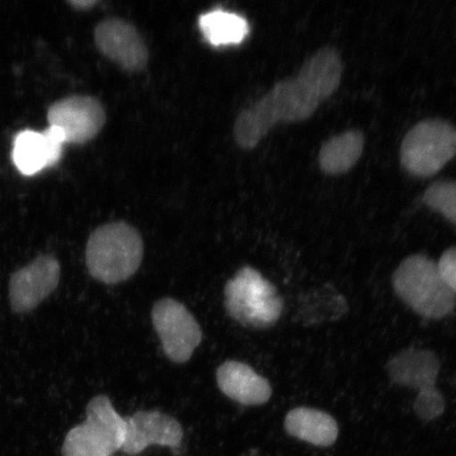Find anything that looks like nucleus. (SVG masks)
I'll list each match as a JSON object with an SVG mask.
<instances>
[{"mask_svg":"<svg viewBox=\"0 0 456 456\" xmlns=\"http://www.w3.org/2000/svg\"><path fill=\"white\" fill-rule=\"evenodd\" d=\"M437 267L444 282L456 296V248H449L442 255Z\"/></svg>","mask_w":456,"mask_h":456,"instance_id":"21","label":"nucleus"},{"mask_svg":"<svg viewBox=\"0 0 456 456\" xmlns=\"http://www.w3.org/2000/svg\"><path fill=\"white\" fill-rule=\"evenodd\" d=\"M441 361L435 353L419 347H408L393 356L387 373L393 383L419 393L436 387Z\"/></svg>","mask_w":456,"mask_h":456,"instance_id":"14","label":"nucleus"},{"mask_svg":"<svg viewBox=\"0 0 456 456\" xmlns=\"http://www.w3.org/2000/svg\"><path fill=\"white\" fill-rule=\"evenodd\" d=\"M344 69L338 51L324 47L305 61L296 77L322 102L338 91Z\"/></svg>","mask_w":456,"mask_h":456,"instance_id":"15","label":"nucleus"},{"mask_svg":"<svg viewBox=\"0 0 456 456\" xmlns=\"http://www.w3.org/2000/svg\"><path fill=\"white\" fill-rule=\"evenodd\" d=\"M456 156V127L442 118L424 119L402 142V167L415 176L429 178Z\"/></svg>","mask_w":456,"mask_h":456,"instance_id":"6","label":"nucleus"},{"mask_svg":"<svg viewBox=\"0 0 456 456\" xmlns=\"http://www.w3.org/2000/svg\"><path fill=\"white\" fill-rule=\"evenodd\" d=\"M363 148L364 136L361 130L350 129L334 135L319 151V167L329 175L346 174L361 159Z\"/></svg>","mask_w":456,"mask_h":456,"instance_id":"17","label":"nucleus"},{"mask_svg":"<svg viewBox=\"0 0 456 456\" xmlns=\"http://www.w3.org/2000/svg\"><path fill=\"white\" fill-rule=\"evenodd\" d=\"M126 436L122 452L128 455H138L148 447H168L175 453L179 452L183 442V427L173 416L157 410H142L126 416Z\"/></svg>","mask_w":456,"mask_h":456,"instance_id":"10","label":"nucleus"},{"mask_svg":"<svg viewBox=\"0 0 456 456\" xmlns=\"http://www.w3.org/2000/svg\"><path fill=\"white\" fill-rule=\"evenodd\" d=\"M224 304L228 316L248 329L273 327L283 311V300L275 285L248 265L227 281Z\"/></svg>","mask_w":456,"mask_h":456,"instance_id":"4","label":"nucleus"},{"mask_svg":"<svg viewBox=\"0 0 456 456\" xmlns=\"http://www.w3.org/2000/svg\"><path fill=\"white\" fill-rule=\"evenodd\" d=\"M414 412L420 420L429 423L440 418L446 410V401L443 393L433 387V389L420 392L414 402Z\"/></svg>","mask_w":456,"mask_h":456,"instance_id":"20","label":"nucleus"},{"mask_svg":"<svg viewBox=\"0 0 456 456\" xmlns=\"http://www.w3.org/2000/svg\"><path fill=\"white\" fill-rule=\"evenodd\" d=\"M153 327L165 355L175 363H185L201 344L203 334L197 319L182 302L162 298L152 307Z\"/></svg>","mask_w":456,"mask_h":456,"instance_id":"7","label":"nucleus"},{"mask_svg":"<svg viewBox=\"0 0 456 456\" xmlns=\"http://www.w3.org/2000/svg\"><path fill=\"white\" fill-rule=\"evenodd\" d=\"M107 116L104 106L93 96L74 95L54 102L49 108L50 126L64 134L66 144H82L95 138L104 127Z\"/></svg>","mask_w":456,"mask_h":456,"instance_id":"9","label":"nucleus"},{"mask_svg":"<svg viewBox=\"0 0 456 456\" xmlns=\"http://www.w3.org/2000/svg\"><path fill=\"white\" fill-rule=\"evenodd\" d=\"M100 53L128 72L144 70L150 61L144 38L131 22L118 17L102 20L94 30Z\"/></svg>","mask_w":456,"mask_h":456,"instance_id":"8","label":"nucleus"},{"mask_svg":"<svg viewBox=\"0 0 456 456\" xmlns=\"http://www.w3.org/2000/svg\"><path fill=\"white\" fill-rule=\"evenodd\" d=\"M423 201L456 226V180L436 181L425 191Z\"/></svg>","mask_w":456,"mask_h":456,"instance_id":"19","label":"nucleus"},{"mask_svg":"<svg viewBox=\"0 0 456 456\" xmlns=\"http://www.w3.org/2000/svg\"><path fill=\"white\" fill-rule=\"evenodd\" d=\"M61 265L53 256L42 255L10 279V301L16 313L30 312L54 292Z\"/></svg>","mask_w":456,"mask_h":456,"instance_id":"11","label":"nucleus"},{"mask_svg":"<svg viewBox=\"0 0 456 456\" xmlns=\"http://www.w3.org/2000/svg\"><path fill=\"white\" fill-rule=\"evenodd\" d=\"M284 428L289 436L317 447L332 446L339 436L338 421L332 415L306 407L290 410L285 416Z\"/></svg>","mask_w":456,"mask_h":456,"instance_id":"16","label":"nucleus"},{"mask_svg":"<svg viewBox=\"0 0 456 456\" xmlns=\"http://www.w3.org/2000/svg\"><path fill=\"white\" fill-rule=\"evenodd\" d=\"M144 256L141 233L126 222H110L91 233L86 247V265L95 281L118 284L140 269Z\"/></svg>","mask_w":456,"mask_h":456,"instance_id":"2","label":"nucleus"},{"mask_svg":"<svg viewBox=\"0 0 456 456\" xmlns=\"http://www.w3.org/2000/svg\"><path fill=\"white\" fill-rule=\"evenodd\" d=\"M319 105L321 102L297 77L283 79L239 113L233 125V139L242 150L252 151L276 125L306 121Z\"/></svg>","mask_w":456,"mask_h":456,"instance_id":"1","label":"nucleus"},{"mask_svg":"<svg viewBox=\"0 0 456 456\" xmlns=\"http://www.w3.org/2000/svg\"><path fill=\"white\" fill-rule=\"evenodd\" d=\"M216 376L220 391L243 406H260L272 397L269 380L247 363L227 361L216 370Z\"/></svg>","mask_w":456,"mask_h":456,"instance_id":"13","label":"nucleus"},{"mask_svg":"<svg viewBox=\"0 0 456 456\" xmlns=\"http://www.w3.org/2000/svg\"><path fill=\"white\" fill-rule=\"evenodd\" d=\"M65 144L64 134L53 126H49L43 133L22 131L14 141V164L22 175H37L60 162Z\"/></svg>","mask_w":456,"mask_h":456,"instance_id":"12","label":"nucleus"},{"mask_svg":"<svg viewBox=\"0 0 456 456\" xmlns=\"http://www.w3.org/2000/svg\"><path fill=\"white\" fill-rule=\"evenodd\" d=\"M74 8L84 10L93 7L96 2H91V0H73L69 3Z\"/></svg>","mask_w":456,"mask_h":456,"instance_id":"22","label":"nucleus"},{"mask_svg":"<svg viewBox=\"0 0 456 456\" xmlns=\"http://www.w3.org/2000/svg\"><path fill=\"white\" fill-rule=\"evenodd\" d=\"M392 283L398 297L419 316L437 321L455 310L456 296L427 256H409L393 273Z\"/></svg>","mask_w":456,"mask_h":456,"instance_id":"3","label":"nucleus"},{"mask_svg":"<svg viewBox=\"0 0 456 456\" xmlns=\"http://www.w3.org/2000/svg\"><path fill=\"white\" fill-rule=\"evenodd\" d=\"M199 27L205 39L215 47L241 44L249 32L248 22L242 16L221 10L200 17Z\"/></svg>","mask_w":456,"mask_h":456,"instance_id":"18","label":"nucleus"},{"mask_svg":"<svg viewBox=\"0 0 456 456\" xmlns=\"http://www.w3.org/2000/svg\"><path fill=\"white\" fill-rule=\"evenodd\" d=\"M87 419L72 428L62 444V456H112L122 449L126 423L110 397L98 395L86 408Z\"/></svg>","mask_w":456,"mask_h":456,"instance_id":"5","label":"nucleus"}]
</instances>
